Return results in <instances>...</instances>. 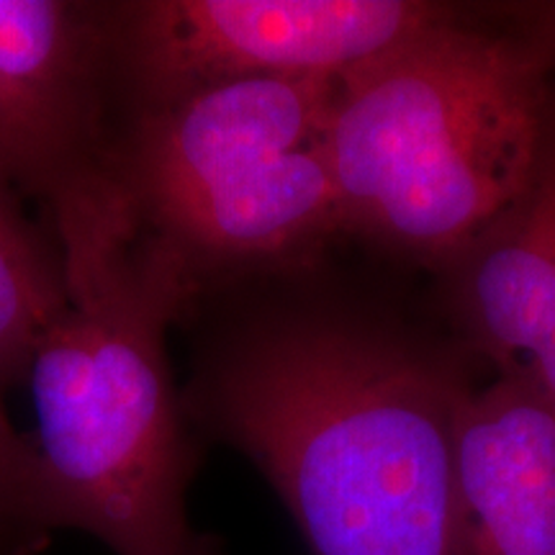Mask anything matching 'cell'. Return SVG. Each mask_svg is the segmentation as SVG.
I'll use <instances>...</instances> for the list:
<instances>
[{
  "mask_svg": "<svg viewBox=\"0 0 555 555\" xmlns=\"http://www.w3.org/2000/svg\"><path fill=\"white\" fill-rule=\"evenodd\" d=\"M535 31H538V37L543 39L547 54H551L553 73H555V5H547V11L538 13Z\"/></svg>",
  "mask_w": 555,
  "mask_h": 555,
  "instance_id": "obj_11",
  "label": "cell"
},
{
  "mask_svg": "<svg viewBox=\"0 0 555 555\" xmlns=\"http://www.w3.org/2000/svg\"><path fill=\"white\" fill-rule=\"evenodd\" d=\"M553 80L535 29L457 11L345 73L330 131L345 234L448 273L535 180Z\"/></svg>",
  "mask_w": 555,
  "mask_h": 555,
  "instance_id": "obj_3",
  "label": "cell"
},
{
  "mask_svg": "<svg viewBox=\"0 0 555 555\" xmlns=\"http://www.w3.org/2000/svg\"><path fill=\"white\" fill-rule=\"evenodd\" d=\"M116 3L0 0V178L50 214L60 247L127 221Z\"/></svg>",
  "mask_w": 555,
  "mask_h": 555,
  "instance_id": "obj_5",
  "label": "cell"
},
{
  "mask_svg": "<svg viewBox=\"0 0 555 555\" xmlns=\"http://www.w3.org/2000/svg\"><path fill=\"white\" fill-rule=\"evenodd\" d=\"M448 275L457 322L496 378L555 399V114L532 185Z\"/></svg>",
  "mask_w": 555,
  "mask_h": 555,
  "instance_id": "obj_8",
  "label": "cell"
},
{
  "mask_svg": "<svg viewBox=\"0 0 555 555\" xmlns=\"http://www.w3.org/2000/svg\"><path fill=\"white\" fill-rule=\"evenodd\" d=\"M52 535L37 450L0 401V555H39Z\"/></svg>",
  "mask_w": 555,
  "mask_h": 555,
  "instance_id": "obj_10",
  "label": "cell"
},
{
  "mask_svg": "<svg viewBox=\"0 0 555 555\" xmlns=\"http://www.w3.org/2000/svg\"><path fill=\"white\" fill-rule=\"evenodd\" d=\"M339 80L224 82L127 119L116 193L198 298L221 278L307 266L345 234L330 155Z\"/></svg>",
  "mask_w": 555,
  "mask_h": 555,
  "instance_id": "obj_4",
  "label": "cell"
},
{
  "mask_svg": "<svg viewBox=\"0 0 555 555\" xmlns=\"http://www.w3.org/2000/svg\"><path fill=\"white\" fill-rule=\"evenodd\" d=\"M69 307L65 258L54 232L0 178V393L29 380L39 339Z\"/></svg>",
  "mask_w": 555,
  "mask_h": 555,
  "instance_id": "obj_9",
  "label": "cell"
},
{
  "mask_svg": "<svg viewBox=\"0 0 555 555\" xmlns=\"http://www.w3.org/2000/svg\"><path fill=\"white\" fill-rule=\"evenodd\" d=\"M62 258L69 307L29 371L52 532H86L114 555H219L189 512L198 448L168 356L196 291L137 234Z\"/></svg>",
  "mask_w": 555,
  "mask_h": 555,
  "instance_id": "obj_2",
  "label": "cell"
},
{
  "mask_svg": "<svg viewBox=\"0 0 555 555\" xmlns=\"http://www.w3.org/2000/svg\"><path fill=\"white\" fill-rule=\"evenodd\" d=\"M468 391L455 365L384 324L294 304L214 339L183 404L266 476L311 555H457Z\"/></svg>",
  "mask_w": 555,
  "mask_h": 555,
  "instance_id": "obj_1",
  "label": "cell"
},
{
  "mask_svg": "<svg viewBox=\"0 0 555 555\" xmlns=\"http://www.w3.org/2000/svg\"><path fill=\"white\" fill-rule=\"evenodd\" d=\"M448 13L420 0L116 3L129 116L224 82L345 75Z\"/></svg>",
  "mask_w": 555,
  "mask_h": 555,
  "instance_id": "obj_6",
  "label": "cell"
},
{
  "mask_svg": "<svg viewBox=\"0 0 555 555\" xmlns=\"http://www.w3.org/2000/svg\"><path fill=\"white\" fill-rule=\"evenodd\" d=\"M457 555H555V399L470 388L455 425Z\"/></svg>",
  "mask_w": 555,
  "mask_h": 555,
  "instance_id": "obj_7",
  "label": "cell"
}]
</instances>
